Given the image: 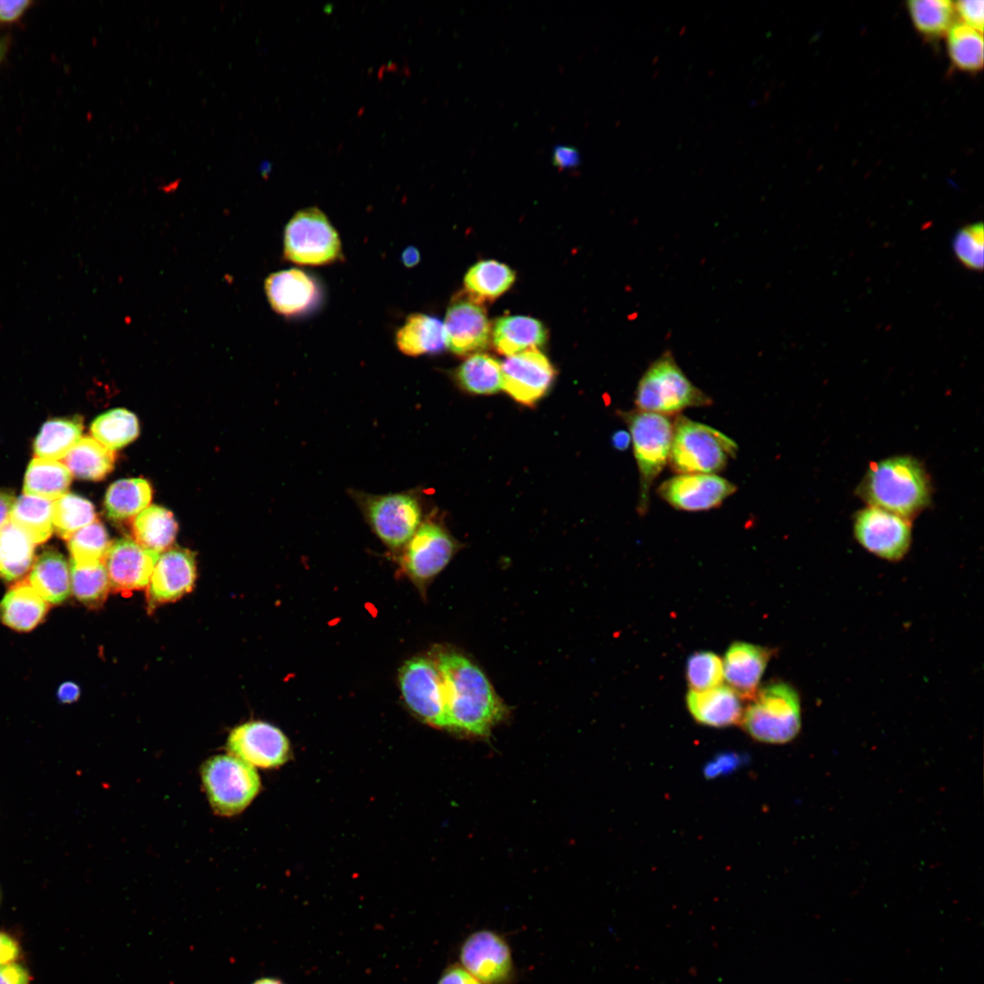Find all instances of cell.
<instances>
[{"label":"cell","instance_id":"cell-4","mask_svg":"<svg viewBox=\"0 0 984 984\" xmlns=\"http://www.w3.org/2000/svg\"><path fill=\"white\" fill-rule=\"evenodd\" d=\"M737 444L715 428L679 415L669 463L677 474H715L736 456Z\"/></svg>","mask_w":984,"mask_h":984},{"label":"cell","instance_id":"cell-29","mask_svg":"<svg viewBox=\"0 0 984 984\" xmlns=\"http://www.w3.org/2000/svg\"><path fill=\"white\" fill-rule=\"evenodd\" d=\"M82 431L83 420L79 415L50 419L35 439L34 453L44 459L64 458L80 440Z\"/></svg>","mask_w":984,"mask_h":984},{"label":"cell","instance_id":"cell-20","mask_svg":"<svg viewBox=\"0 0 984 984\" xmlns=\"http://www.w3.org/2000/svg\"><path fill=\"white\" fill-rule=\"evenodd\" d=\"M264 290L272 310L285 317L305 313L317 304L321 290L316 280L300 269L270 274Z\"/></svg>","mask_w":984,"mask_h":984},{"label":"cell","instance_id":"cell-54","mask_svg":"<svg viewBox=\"0 0 984 984\" xmlns=\"http://www.w3.org/2000/svg\"><path fill=\"white\" fill-rule=\"evenodd\" d=\"M6 51H7V41H6V39L0 38V61L5 57V55Z\"/></svg>","mask_w":984,"mask_h":984},{"label":"cell","instance_id":"cell-18","mask_svg":"<svg viewBox=\"0 0 984 984\" xmlns=\"http://www.w3.org/2000/svg\"><path fill=\"white\" fill-rule=\"evenodd\" d=\"M195 555L185 548H171L160 555L148 584V604L173 602L186 595L196 580Z\"/></svg>","mask_w":984,"mask_h":984},{"label":"cell","instance_id":"cell-16","mask_svg":"<svg viewBox=\"0 0 984 984\" xmlns=\"http://www.w3.org/2000/svg\"><path fill=\"white\" fill-rule=\"evenodd\" d=\"M443 326L446 346L457 355L477 353L489 343L491 331L487 311L480 302L468 295L452 301Z\"/></svg>","mask_w":984,"mask_h":984},{"label":"cell","instance_id":"cell-53","mask_svg":"<svg viewBox=\"0 0 984 984\" xmlns=\"http://www.w3.org/2000/svg\"><path fill=\"white\" fill-rule=\"evenodd\" d=\"M419 261L420 253L415 247H408L402 253V262L408 268L414 267Z\"/></svg>","mask_w":984,"mask_h":984},{"label":"cell","instance_id":"cell-30","mask_svg":"<svg viewBox=\"0 0 984 984\" xmlns=\"http://www.w3.org/2000/svg\"><path fill=\"white\" fill-rule=\"evenodd\" d=\"M72 474L57 460L35 457L29 463L24 479L25 495L56 500L65 495Z\"/></svg>","mask_w":984,"mask_h":984},{"label":"cell","instance_id":"cell-25","mask_svg":"<svg viewBox=\"0 0 984 984\" xmlns=\"http://www.w3.org/2000/svg\"><path fill=\"white\" fill-rule=\"evenodd\" d=\"M28 582L46 601L60 604L70 594V567L58 551L45 550L35 559Z\"/></svg>","mask_w":984,"mask_h":984},{"label":"cell","instance_id":"cell-1","mask_svg":"<svg viewBox=\"0 0 984 984\" xmlns=\"http://www.w3.org/2000/svg\"><path fill=\"white\" fill-rule=\"evenodd\" d=\"M436 662L443 680L447 729L487 736L507 711L483 671L457 652L440 653Z\"/></svg>","mask_w":984,"mask_h":984},{"label":"cell","instance_id":"cell-42","mask_svg":"<svg viewBox=\"0 0 984 984\" xmlns=\"http://www.w3.org/2000/svg\"><path fill=\"white\" fill-rule=\"evenodd\" d=\"M685 676L690 690L705 691L717 687L723 680V660L712 651L694 652L687 659Z\"/></svg>","mask_w":984,"mask_h":984},{"label":"cell","instance_id":"cell-28","mask_svg":"<svg viewBox=\"0 0 984 984\" xmlns=\"http://www.w3.org/2000/svg\"><path fill=\"white\" fill-rule=\"evenodd\" d=\"M31 538L10 519L0 528V578L12 581L24 576L35 561Z\"/></svg>","mask_w":984,"mask_h":984},{"label":"cell","instance_id":"cell-37","mask_svg":"<svg viewBox=\"0 0 984 984\" xmlns=\"http://www.w3.org/2000/svg\"><path fill=\"white\" fill-rule=\"evenodd\" d=\"M111 542L104 525L95 520L67 539L71 564L90 567L104 563Z\"/></svg>","mask_w":984,"mask_h":984},{"label":"cell","instance_id":"cell-50","mask_svg":"<svg viewBox=\"0 0 984 984\" xmlns=\"http://www.w3.org/2000/svg\"><path fill=\"white\" fill-rule=\"evenodd\" d=\"M56 695L59 702L71 703L79 698L80 688L73 682H65L59 685Z\"/></svg>","mask_w":984,"mask_h":984},{"label":"cell","instance_id":"cell-21","mask_svg":"<svg viewBox=\"0 0 984 984\" xmlns=\"http://www.w3.org/2000/svg\"><path fill=\"white\" fill-rule=\"evenodd\" d=\"M773 651L744 641L733 642L723 660V678L741 700L751 701L756 694Z\"/></svg>","mask_w":984,"mask_h":984},{"label":"cell","instance_id":"cell-49","mask_svg":"<svg viewBox=\"0 0 984 984\" xmlns=\"http://www.w3.org/2000/svg\"><path fill=\"white\" fill-rule=\"evenodd\" d=\"M20 955V947L8 934L0 931V965L15 962Z\"/></svg>","mask_w":984,"mask_h":984},{"label":"cell","instance_id":"cell-13","mask_svg":"<svg viewBox=\"0 0 984 984\" xmlns=\"http://www.w3.org/2000/svg\"><path fill=\"white\" fill-rule=\"evenodd\" d=\"M404 547L403 568L421 586L446 567L457 548L450 534L430 520L422 522Z\"/></svg>","mask_w":984,"mask_h":984},{"label":"cell","instance_id":"cell-33","mask_svg":"<svg viewBox=\"0 0 984 984\" xmlns=\"http://www.w3.org/2000/svg\"><path fill=\"white\" fill-rule=\"evenodd\" d=\"M515 280V272L507 264L486 260L478 261L468 270L464 284L468 296L482 302L502 295Z\"/></svg>","mask_w":984,"mask_h":984},{"label":"cell","instance_id":"cell-32","mask_svg":"<svg viewBox=\"0 0 984 984\" xmlns=\"http://www.w3.org/2000/svg\"><path fill=\"white\" fill-rule=\"evenodd\" d=\"M64 462L76 477L98 481L113 470L115 454L96 439L84 436L67 454Z\"/></svg>","mask_w":984,"mask_h":984},{"label":"cell","instance_id":"cell-11","mask_svg":"<svg viewBox=\"0 0 984 984\" xmlns=\"http://www.w3.org/2000/svg\"><path fill=\"white\" fill-rule=\"evenodd\" d=\"M460 965L483 984H511L515 967L507 940L491 929L468 935L460 947Z\"/></svg>","mask_w":984,"mask_h":984},{"label":"cell","instance_id":"cell-19","mask_svg":"<svg viewBox=\"0 0 984 984\" xmlns=\"http://www.w3.org/2000/svg\"><path fill=\"white\" fill-rule=\"evenodd\" d=\"M159 557L129 538L111 543L104 560L110 589L125 593L144 589Z\"/></svg>","mask_w":984,"mask_h":984},{"label":"cell","instance_id":"cell-8","mask_svg":"<svg viewBox=\"0 0 984 984\" xmlns=\"http://www.w3.org/2000/svg\"><path fill=\"white\" fill-rule=\"evenodd\" d=\"M342 243L337 231L318 208L297 211L288 221L283 234L284 259L305 266H323L342 259Z\"/></svg>","mask_w":984,"mask_h":984},{"label":"cell","instance_id":"cell-39","mask_svg":"<svg viewBox=\"0 0 984 984\" xmlns=\"http://www.w3.org/2000/svg\"><path fill=\"white\" fill-rule=\"evenodd\" d=\"M907 10L916 29L930 37L941 36L954 25V2L949 0H910Z\"/></svg>","mask_w":984,"mask_h":984},{"label":"cell","instance_id":"cell-43","mask_svg":"<svg viewBox=\"0 0 984 984\" xmlns=\"http://www.w3.org/2000/svg\"><path fill=\"white\" fill-rule=\"evenodd\" d=\"M952 248L957 259L968 269L983 267L984 231L982 223L962 228L954 237Z\"/></svg>","mask_w":984,"mask_h":984},{"label":"cell","instance_id":"cell-44","mask_svg":"<svg viewBox=\"0 0 984 984\" xmlns=\"http://www.w3.org/2000/svg\"><path fill=\"white\" fill-rule=\"evenodd\" d=\"M955 12L963 24L982 34L984 24V2L982 0H960L954 2Z\"/></svg>","mask_w":984,"mask_h":984},{"label":"cell","instance_id":"cell-2","mask_svg":"<svg viewBox=\"0 0 984 984\" xmlns=\"http://www.w3.org/2000/svg\"><path fill=\"white\" fill-rule=\"evenodd\" d=\"M870 506L904 518L922 510L929 501L930 487L923 466L910 456H894L875 464L860 487Z\"/></svg>","mask_w":984,"mask_h":984},{"label":"cell","instance_id":"cell-23","mask_svg":"<svg viewBox=\"0 0 984 984\" xmlns=\"http://www.w3.org/2000/svg\"><path fill=\"white\" fill-rule=\"evenodd\" d=\"M48 604L25 579L13 585L2 599L0 621L20 632L30 631L43 621Z\"/></svg>","mask_w":984,"mask_h":984},{"label":"cell","instance_id":"cell-47","mask_svg":"<svg viewBox=\"0 0 984 984\" xmlns=\"http://www.w3.org/2000/svg\"><path fill=\"white\" fill-rule=\"evenodd\" d=\"M437 984H483L460 964L447 967L442 973Z\"/></svg>","mask_w":984,"mask_h":984},{"label":"cell","instance_id":"cell-9","mask_svg":"<svg viewBox=\"0 0 984 984\" xmlns=\"http://www.w3.org/2000/svg\"><path fill=\"white\" fill-rule=\"evenodd\" d=\"M375 535L389 548L404 547L422 524L423 508L411 491L352 495Z\"/></svg>","mask_w":984,"mask_h":984},{"label":"cell","instance_id":"cell-41","mask_svg":"<svg viewBox=\"0 0 984 984\" xmlns=\"http://www.w3.org/2000/svg\"><path fill=\"white\" fill-rule=\"evenodd\" d=\"M71 589L78 601L88 608L100 607L110 590L104 563L90 567L70 566Z\"/></svg>","mask_w":984,"mask_h":984},{"label":"cell","instance_id":"cell-48","mask_svg":"<svg viewBox=\"0 0 984 984\" xmlns=\"http://www.w3.org/2000/svg\"><path fill=\"white\" fill-rule=\"evenodd\" d=\"M30 975L26 968L12 962L0 965V984H29Z\"/></svg>","mask_w":984,"mask_h":984},{"label":"cell","instance_id":"cell-7","mask_svg":"<svg viewBox=\"0 0 984 984\" xmlns=\"http://www.w3.org/2000/svg\"><path fill=\"white\" fill-rule=\"evenodd\" d=\"M200 776L212 810L222 816L243 811L261 789L254 767L229 753L205 761Z\"/></svg>","mask_w":984,"mask_h":984},{"label":"cell","instance_id":"cell-40","mask_svg":"<svg viewBox=\"0 0 984 984\" xmlns=\"http://www.w3.org/2000/svg\"><path fill=\"white\" fill-rule=\"evenodd\" d=\"M95 520V507L85 497L66 493L53 502L54 529L63 539H69L77 530Z\"/></svg>","mask_w":984,"mask_h":984},{"label":"cell","instance_id":"cell-17","mask_svg":"<svg viewBox=\"0 0 984 984\" xmlns=\"http://www.w3.org/2000/svg\"><path fill=\"white\" fill-rule=\"evenodd\" d=\"M502 388L516 401L532 405L555 378L549 360L537 349L508 356L501 364Z\"/></svg>","mask_w":984,"mask_h":984},{"label":"cell","instance_id":"cell-31","mask_svg":"<svg viewBox=\"0 0 984 984\" xmlns=\"http://www.w3.org/2000/svg\"><path fill=\"white\" fill-rule=\"evenodd\" d=\"M152 489L142 478H126L114 482L107 490L104 507L108 517L124 521L136 517L149 505Z\"/></svg>","mask_w":984,"mask_h":984},{"label":"cell","instance_id":"cell-5","mask_svg":"<svg viewBox=\"0 0 984 984\" xmlns=\"http://www.w3.org/2000/svg\"><path fill=\"white\" fill-rule=\"evenodd\" d=\"M638 410L661 415L689 407L708 406L712 400L684 374L670 351L650 364L635 391Z\"/></svg>","mask_w":984,"mask_h":984},{"label":"cell","instance_id":"cell-36","mask_svg":"<svg viewBox=\"0 0 984 984\" xmlns=\"http://www.w3.org/2000/svg\"><path fill=\"white\" fill-rule=\"evenodd\" d=\"M93 438L114 451L132 442L138 436L136 415L123 408L109 410L97 416L90 426Z\"/></svg>","mask_w":984,"mask_h":984},{"label":"cell","instance_id":"cell-46","mask_svg":"<svg viewBox=\"0 0 984 984\" xmlns=\"http://www.w3.org/2000/svg\"><path fill=\"white\" fill-rule=\"evenodd\" d=\"M552 157L554 166L559 169H575L580 162L579 151L571 146H556Z\"/></svg>","mask_w":984,"mask_h":984},{"label":"cell","instance_id":"cell-38","mask_svg":"<svg viewBox=\"0 0 984 984\" xmlns=\"http://www.w3.org/2000/svg\"><path fill=\"white\" fill-rule=\"evenodd\" d=\"M948 53L953 65L965 72L983 67L982 34L965 24H954L947 33Z\"/></svg>","mask_w":984,"mask_h":984},{"label":"cell","instance_id":"cell-12","mask_svg":"<svg viewBox=\"0 0 984 984\" xmlns=\"http://www.w3.org/2000/svg\"><path fill=\"white\" fill-rule=\"evenodd\" d=\"M854 533L867 551L889 561L901 559L911 543L908 519L873 506L856 514Z\"/></svg>","mask_w":984,"mask_h":984},{"label":"cell","instance_id":"cell-27","mask_svg":"<svg viewBox=\"0 0 984 984\" xmlns=\"http://www.w3.org/2000/svg\"><path fill=\"white\" fill-rule=\"evenodd\" d=\"M132 531L136 543L159 555L173 544L178 525L169 510L153 505L135 517Z\"/></svg>","mask_w":984,"mask_h":984},{"label":"cell","instance_id":"cell-34","mask_svg":"<svg viewBox=\"0 0 984 984\" xmlns=\"http://www.w3.org/2000/svg\"><path fill=\"white\" fill-rule=\"evenodd\" d=\"M10 520L23 529L36 544L46 541L54 531L53 502L28 495L14 504Z\"/></svg>","mask_w":984,"mask_h":984},{"label":"cell","instance_id":"cell-45","mask_svg":"<svg viewBox=\"0 0 984 984\" xmlns=\"http://www.w3.org/2000/svg\"><path fill=\"white\" fill-rule=\"evenodd\" d=\"M33 5L32 1H1L0 26H6L19 21Z\"/></svg>","mask_w":984,"mask_h":984},{"label":"cell","instance_id":"cell-26","mask_svg":"<svg viewBox=\"0 0 984 984\" xmlns=\"http://www.w3.org/2000/svg\"><path fill=\"white\" fill-rule=\"evenodd\" d=\"M395 343L408 356L440 352L446 346L443 323L425 313L410 314L397 330Z\"/></svg>","mask_w":984,"mask_h":984},{"label":"cell","instance_id":"cell-22","mask_svg":"<svg viewBox=\"0 0 984 984\" xmlns=\"http://www.w3.org/2000/svg\"><path fill=\"white\" fill-rule=\"evenodd\" d=\"M686 706L692 718L699 723L723 728L740 723L743 715L741 698L726 685L705 691L689 690Z\"/></svg>","mask_w":984,"mask_h":984},{"label":"cell","instance_id":"cell-35","mask_svg":"<svg viewBox=\"0 0 984 984\" xmlns=\"http://www.w3.org/2000/svg\"><path fill=\"white\" fill-rule=\"evenodd\" d=\"M456 378L462 388L473 394L490 395L502 388L501 365L485 354L467 358L456 371Z\"/></svg>","mask_w":984,"mask_h":984},{"label":"cell","instance_id":"cell-15","mask_svg":"<svg viewBox=\"0 0 984 984\" xmlns=\"http://www.w3.org/2000/svg\"><path fill=\"white\" fill-rule=\"evenodd\" d=\"M736 486L715 474H679L661 483L657 493L678 510L706 511L718 507Z\"/></svg>","mask_w":984,"mask_h":984},{"label":"cell","instance_id":"cell-24","mask_svg":"<svg viewBox=\"0 0 984 984\" xmlns=\"http://www.w3.org/2000/svg\"><path fill=\"white\" fill-rule=\"evenodd\" d=\"M548 338L544 324L529 316H505L499 318L492 330V341L496 350L511 356L543 345Z\"/></svg>","mask_w":984,"mask_h":984},{"label":"cell","instance_id":"cell-55","mask_svg":"<svg viewBox=\"0 0 984 984\" xmlns=\"http://www.w3.org/2000/svg\"><path fill=\"white\" fill-rule=\"evenodd\" d=\"M253 984H282V983L281 981L277 980V979H274L265 978V979H261L255 981Z\"/></svg>","mask_w":984,"mask_h":984},{"label":"cell","instance_id":"cell-52","mask_svg":"<svg viewBox=\"0 0 984 984\" xmlns=\"http://www.w3.org/2000/svg\"><path fill=\"white\" fill-rule=\"evenodd\" d=\"M611 441L612 446L617 450L624 451L629 447L631 442V438L630 433H628L627 431L619 430L612 435Z\"/></svg>","mask_w":984,"mask_h":984},{"label":"cell","instance_id":"cell-6","mask_svg":"<svg viewBox=\"0 0 984 984\" xmlns=\"http://www.w3.org/2000/svg\"><path fill=\"white\" fill-rule=\"evenodd\" d=\"M623 417L640 473L638 511L643 516L649 508L652 483L669 463L673 422L665 415L638 409L623 414Z\"/></svg>","mask_w":984,"mask_h":984},{"label":"cell","instance_id":"cell-10","mask_svg":"<svg viewBox=\"0 0 984 984\" xmlns=\"http://www.w3.org/2000/svg\"><path fill=\"white\" fill-rule=\"evenodd\" d=\"M403 698L424 722L447 728L444 685L436 661L425 657L408 660L399 672Z\"/></svg>","mask_w":984,"mask_h":984},{"label":"cell","instance_id":"cell-51","mask_svg":"<svg viewBox=\"0 0 984 984\" xmlns=\"http://www.w3.org/2000/svg\"><path fill=\"white\" fill-rule=\"evenodd\" d=\"M15 501L13 493L0 490V528L10 519Z\"/></svg>","mask_w":984,"mask_h":984},{"label":"cell","instance_id":"cell-14","mask_svg":"<svg viewBox=\"0 0 984 984\" xmlns=\"http://www.w3.org/2000/svg\"><path fill=\"white\" fill-rule=\"evenodd\" d=\"M226 747L233 755L253 767L275 768L290 757V743L276 726L262 721H251L233 728Z\"/></svg>","mask_w":984,"mask_h":984},{"label":"cell","instance_id":"cell-3","mask_svg":"<svg viewBox=\"0 0 984 984\" xmlns=\"http://www.w3.org/2000/svg\"><path fill=\"white\" fill-rule=\"evenodd\" d=\"M801 702L797 691L784 682L761 688L743 709L740 721L744 731L761 743L781 744L792 741L801 729Z\"/></svg>","mask_w":984,"mask_h":984}]
</instances>
